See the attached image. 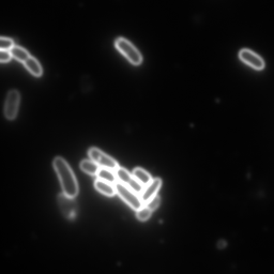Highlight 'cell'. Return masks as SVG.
Here are the masks:
<instances>
[{
	"instance_id": "1",
	"label": "cell",
	"mask_w": 274,
	"mask_h": 274,
	"mask_svg": "<svg viewBox=\"0 0 274 274\" xmlns=\"http://www.w3.org/2000/svg\"><path fill=\"white\" fill-rule=\"evenodd\" d=\"M53 166L60 180L64 194L71 198L76 197L78 194V185L70 166L64 159L57 157L53 161Z\"/></svg>"
},
{
	"instance_id": "2",
	"label": "cell",
	"mask_w": 274,
	"mask_h": 274,
	"mask_svg": "<svg viewBox=\"0 0 274 274\" xmlns=\"http://www.w3.org/2000/svg\"><path fill=\"white\" fill-rule=\"evenodd\" d=\"M115 45L118 51L133 64L138 65L141 63L142 58L141 53L129 40L123 37H118L115 40Z\"/></svg>"
},
{
	"instance_id": "3",
	"label": "cell",
	"mask_w": 274,
	"mask_h": 274,
	"mask_svg": "<svg viewBox=\"0 0 274 274\" xmlns=\"http://www.w3.org/2000/svg\"><path fill=\"white\" fill-rule=\"evenodd\" d=\"M116 194L127 204L130 207L137 211L144 206L139 195L136 194L128 187L117 182L115 185Z\"/></svg>"
},
{
	"instance_id": "4",
	"label": "cell",
	"mask_w": 274,
	"mask_h": 274,
	"mask_svg": "<svg viewBox=\"0 0 274 274\" xmlns=\"http://www.w3.org/2000/svg\"><path fill=\"white\" fill-rule=\"evenodd\" d=\"M89 156L100 168H105L115 171L119 166L117 162L109 155L105 154L101 149L96 147L90 149Z\"/></svg>"
},
{
	"instance_id": "5",
	"label": "cell",
	"mask_w": 274,
	"mask_h": 274,
	"mask_svg": "<svg viewBox=\"0 0 274 274\" xmlns=\"http://www.w3.org/2000/svg\"><path fill=\"white\" fill-rule=\"evenodd\" d=\"M20 93L16 90H10L6 97L4 113L8 120H13L16 117L20 102Z\"/></svg>"
},
{
	"instance_id": "6",
	"label": "cell",
	"mask_w": 274,
	"mask_h": 274,
	"mask_svg": "<svg viewBox=\"0 0 274 274\" xmlns=\"http://www.w3.org/2000/svg\"><path fill=\"white\" fill-rule=\"evenodd\" d=\"M60 209L64 215L68 219H73L77 214V205L74 198L63 194L58 197Z\"/></svg>"
},
{
	"instance_id": "7",
	"label": "cell",
	"mask_w": 274,
	"mask_h": 274,
	"mask_svg": "<svg viewBox=\"0 0 274 274\" xmlns=\"http://www.w3.org/2000/svg\"><path fill=\"white\" fill-rule=\"evenodd\" d=\"M239 55L242 61L257 69H261L265 66L264 60L250 49H242L240 52Z\"/></svg>"
},
{
	"instance_id": "8",
	"label": "cell",
	"mask_w": 274,
	"mask_h": 274,
	"mask_svg": "<svg viewBox=\"0 0 274 274\" xmlns=\"http://www.w3.org/2000/svg\"><path fill=\"white\" fill-rule=\"evenodd\" d=\"M162 185V180L159 178L153 179L150 183L144 187L140 195L141 201L145 205L154 197L157 195V193Z\"/></svg>"
},
{
	"instance_id": "9",
	"label": "cell",
	"mask_w": 274,
	"mask_h": 274,
	"mask_svg": "<svg viewBox=\"0 0 274 274\" xmlns=\"http://www.w3.org/2000/svg\"><path fill=\"white\" fill-rule=\"evenodd\" d=\"M95 188L102 194L108 196L113 197L116 194L114 185L103 181L101 179H97L95 182Z\"/></svg>"
},
{
	"instance_id": "10",
	"label": "cell",
	"mask_w": 274,
	"mask_h": 274,
	"mask_svg": "<svg viewBox=\"0 0 274 274\" xmlns=\"http://www.w3.org/2000/svg\"><path fill=\"white\" fill-rule=\"evenodd\" d=\"M132 175L144 187L150 183L153 179L150 174L141 168H135Z\"/></svg>"
},
{
	"instance_id": "11",
	"label": "cell",
	"mask_w": 274,
	"mask_h": 274,
	"mask_svg": "<svg viewBox=\"0 0 274 274\" xmlns=\"http://www.w3.org/2000/svg\"><path fill=\"white\" fill-rule=\"evenodd\" d=\"M97 176L98 179L113 185L118 182L115 171L105 168H100Z\"/></svg>"
},
{
	"instance_id": "12",
	"label": "cell",
	"mask_w": 274,
	"mask_h": 274,
	"mask_svg": "<svg viewBox=\"0 0 274 274\" xmlns=\"http://www.w3.org/2000/svg\"><path fill=\"white\" fill-rule=\"evenodd\" d=\"M24 64L34 75L39 76L42 73V68L39 62L32 56L24 62Z\"/></svg>"
},
{
	"instance_id": "13",
	"label": "cell",
	"mask_w": 274,
	"mask_h": 274,
	"mask_svg": "<svg viewBox=\"0 0 274 274\" xmlns=\"http://www.w3.org/2000/svg\"><path fill=\"white\" fill-rule=\"evenodd\" d=\"M80 167L84 172L92 176H97L100 168L92 160H85L81 162Z\"/></svg>"
},
{
	"instance_id": "14",
	"label": "cell",
	"mask_w": 274,
	"mask_h": 274,
	"mask_svg": "<svg viewBox=\"0 0 274 274\" xmlns=\"http://www.w3.org/2000/svg\"><path fill=\"white\" fill-rule=\"evenodd\" d=\"M115 173L118 182L127 186L132 182L134 178L132 173H130L124 168L118 167L115 171Z\"/></svg>"
},
{
	"instance_id": "15",
	"label": "cell",
	"mask_w": 274,
	"mask_h": 274,
	"mask_svg": "<svg viewBox=\"0 0 274 274\" xmlns=\"http://www.w3.org/2000/svg\"><path fill=\"white\" fill-rule=\"evenodd\" d=\"M9 52L11 57L23 62L27 60L30 56L26 49L17 45L12 46L9 50Z\"/></svg>"
},
{
	"instance_id": "16",
	"label": "cell",
	"mask_w": 274,
	"mask_h": 274,
	"mask_svg": "<svg viewBox=\"0 0 274 274\" xmlns=\"http://www.w3.org/2000/svg\"><path fill=\"white\" fill-rule=\"evenodd\" d=\"M152 211L144 205L140 209L137 211V217L141 221L147 220L150 217Z\"/></svg>"
},
{
	"instance_id": "17",
	"label": "cell",
	"mask_w": 274,
	"mask_h": 274,
	"mask_svg": "<svg viewBox=\"0 0 274 274\" xmlns=\"http://www.w3.org/2000/svg\"><path fill=\"white\" fill-rule=\"evenodd\" d=\"M127 186V185H126ZM127 186L131 190H133L137 195H140L143 190H144V186H143L140 182L136 179L134 177Z\"/></svg>"
},
{
	"instance_id": "18",
	"label": "cell",
	"mask_w": 274,
	"mask_h": 274,
	"mask_svg": "<svg viewBox=\"0 0 274 274\" xmlns=\"http://www.w3.org/2000/svg\"><path fill=\"white\" fill-rule=\"evenodd\" d=\"M14 41L8 37L1 36L0 38V48L3 50H9L14 46Z\"/></svg>"
},
{
	"instance_id": "19",
	"label": "cell",
	"mask_w": 274,
	"mask_h": 274,
	"mask_svg": "<svg viewBox=\"0 0 274 274\" xmlns=\"http://www.w3.org/2000/svg\"><path fill=\"white\" fill-rule=\"evenodd\" d=\"M160 197L157 195L151 199L145 206L151 211L156 209L160 204Z\"/></svg>"
},
{
	"instance_id": "20",
	"label": "cell",
	"mask_w": 274,
	"mask_h": 274,
	"mask_svg": "<svg viewBox=\"0 0 274 274\" xmlns=\"http://www.w3.org/2000/svg\"><path fill=\"white\" fill-rule=\"evenodd\" d=\"M11 57V54L8 50L1 49V51H0V61L1 62L9 61Z\"/></svg>"
}]
</instances>
